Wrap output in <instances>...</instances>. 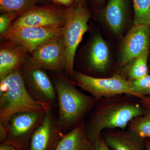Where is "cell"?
<instances>
[{
  "label": "cell",
  "mask_w": 150,
  "mask_h": 150,
  "mask_svg": "<svg viewBox=\"0 0 150 150\" xmlns=\"http://www.w3.org/2000/svg\"><path fill=\"white\" fill-rule=\"evenodd\" d=\"M129 131L142 139H150V110L133 118L128 125Z\"/></svg>",
  "instance_id": "d6986e66"
},
{
  "label": "cell",
  "mask_w": 150,
  "mask_h": 150,
  "mask_svg": "<svg viewBox=\"0 0 150 150\" xmlns=\"http://www.w3.org/2000/svg\"><path fill=\"white\" fill-rule=\"evenodd\" d=\"M77 3V4H82L84 0H74Z\"/></svg>",
  "instance_id": "f546056e"
},
{
  "label": "cell",
  "mask_w": 150,
  "mask_h": 150,
  "mask_svg": "<svg viewBox=\"0 0 150 150\" xmlns=\"http://www.w3.org/2000/svg\"><path fill=\"white\" fill-rule=\"evenodd\" d=\"M98 1L99 2H103V0H96Z\"/></svg>",
  "instance_id": "4dcf8cb0"
},
{
  "label": "cell",
  "mask_w": 150,
  "mask_h": 150,
  "mask_svg": "<svg viewBox=\"0 0 150 150\" xmlns=\"http://www.w3.org/2000/svg\"><path fill=\"white\" fill-rule=\"evenodd\" d=\"M149 8L150 9V0H149Z\"/></svg>",
  "instance_id": "d6a6232c"
},
{
  "label": "cell",
  "mask_w": 150,
  "mask_h": 150,
  "mask_svg": "<svg viewBox=\"0 0 150 150\" xmlns=\"http://www.w3.org/2000/svg\"><path fill=\"white\" fill-rule=\"evenodd\" d=\"M48 105L30 96L25 87L20 69L0 80V122L8 126L14 114L23 112H46Z\"/></svg>",
  "instance_id": "3957f363"
},
{
  "label": "cell",
  "mask_w": 150,
  "mask_h": 150,
  "mask_svg": "<svg viewBox=\"0 0 150 150\" xmlns=\"http://www.w3.org/2000/svg\"><path fill=\"white\" fill-rule=\"evenodd\" d=\"M28 60L45 70L59 73L65 71L66 50L62 35L43 42Z\"/></svg>",
  "instance_id": "9c48e42d"
},
{
  "label": "cell",
  "mask_w": 150,
  "mask_h": 150,
  "mask_svg": "<svg viewBox=\"0 0 150 150\" xmlns=\"http://www.w3.org/2000/svg\"><path fill=\"white\" fill-rule=\"evenodd\" d=\"M90 17L88 11L82 4L65 11L64 23L62 35L66 50L65 71L74 77V62L76 51L84 35L88 30V23Z\"/></svg>",
  "instance_id": "277c9868"
},
{
  "label": "cell",
  "mask_w": 150,
  "mask_h": 150,
  "mask_svg": "<svg viewBox=\"0 0 150 150\" xmlns=\"http://www.w3.org/2000/svg\"><path fill=\"white\" fill-rule=\"evenodd\" d=\"M150 45V25H134L124 38L121 45L120 55L121 67L149 51Z\"/></svg>",
  "instance_id": "8fae6325"
},
{
  "label": "cell",
  "mask_w": 150,
  "mask_h": 150,
  "mask_svg": "<svg viewBox=\"0 0 150 150\" xmlns=\"http://www.w3.org/2000/svg\"><path fill=\"white\" fill-rule=\"evenodd\" d=\"M149 51L122 67V74L127 78V80H136L149 74L147 64Z\"/></svg>",
  "instance_id": "ac0fdd59"
},
{
  "label": "cell",
  "mask_w": 150,
  "mask_h": 150,
  "mask_svg": "<svg viewBox=\"0 0 150 150\" xmlns=\"http://www.w3.org/2000/svg\"><path fill=\"white\" fill-rule=\"evenodd\" d=\"M45 113V112H23L14 114L9 121L8 137L4 143L17 150H28L31 137Z\"/></svg>",
  "instance_id": "52a82bcc"
},
{
  "label": "cell",
  "mask_w": 150,
  "mask_h": 150,
  "mask_svg": "<svg viewBox=\"0 0 150 150\" xmlns=\"http://www.w3.org/2000/svg\"><path fill=\"white\" fill-rule=\"evenodd\" d=\"M106 130L102 136L108 146L112 150H146L144 139L129 130Z\"/></svg>",
  "instance_id": "4fadbf2b"
},
{
  "label": "cell",
  "mask_w": 150,
  "mask_h": 150,
  "mask_svg": "<svg viewBox=\"0 0 150 150\" xmlns=\"http://www.w3.org/2000/svg\"><path fill=\"white\" fill-rule=\"evenodd\" d=\"M16 13H2L0 16V33L2 35L6 31H7L10 28L15 19L18 16Z\"/></svg>",
  "instance_id": "603a6c76"
},
{
  "label": "cell",
  "mask_w": 150,
  "mask_h": 150,
  "mask_svg": "<svg viewBox=\"0 0 150 150\" xmlns=\"http://www.w3.org/2000/svg\"><path fill=\"white\" fill-rule=\"evenodd\" d=\"M8 41L0 50V80L20 69L27 60V52L16 43Z\"/></svg>",
  "instance_id": "5bb4252c"
},
{
  "label": "cell",
  "mask_w": 150,
  "mask_h": 150,
  "mask_svg": "<svg viewBox=\"0 0 150 150\" xmlns=\"http://www.w3.org/2000/svg\"><path fill=\"white\" fill-rule=\"evenodd\" d=\"M25 85L30 96L51 108L57 105L55 86L45 70L26 60L20 68Z\"/></svg>",
  "instance_id": "8992f818"
},
{
  "label": "cell",
  "mask_w": 150,
  "mask_h": 150,
  "mask_svg": "<svg viewBox=\"0 0 150 150\" xmlns=\"http://www.w3.org/2000/svg\"><path fill=\"white\" fill-rule=\"evenodd\" d=\"M146 150H150V141H149L147 142L146 144Z\"/></svg>",
  "instance_id": "f1b7e54d"
},
{
  "label": "cell",
  "mask_w": 150,
  "mask_h": 150,
  "mask_svg": "<svg viewBox=\"0 0 150 150\" xmlns=\"http://www.w3.org/2000/svg\"><path fill=\"white\" fill-rule=\"evenodd\" d=\"M73 1V0H57V3L66 6H70Z\"/></svg>",
  "instance_id": "83f0119b"
},
{
  "label": "cell",
  "mask_w": 150,
  "mask_h": 150,
  "mask_svg": "<svg viewBox=\"0 0 150 150\" xmlns=\"http://www.w3.org/2000/svg\"><path fill=\"white\" fill-rule=\"evenodd\" d=\"M0 150H17L12 146L7 144L4 143H1L0 145Z\"/></svg>",
  "instance_id": "4316f807"
},
{
  "label": "cell",
  "mask_w": 150,
  "mask_h": 150,
  "mask_svg": "<svg viewBox=\"0 0 150 150\" xmlns=\"http://www.w3.org/2000/svg\"><path fill=\"white\" fill-rule=\"evenodd\" d=\"M51 110L45 112L43 120L33 134L28 150H56L64 136Z\"/></svg>",
  "instance_id": "30bf717a"
},
{
  "label": "cell",
  "mask_w": 150,
  "mask_h": 150,
  "mask_svg": "<svg viewBox=\"0 0 150 150\" xmlns=\"http://www.w3.org/2000/svg\"><path fill=\"white\" fill-rule=\"evenodd\" d=\"M8 135V127L0 122V142L4 143L5 142Z\"/></svg>",
  "instance_id": "d4e9b609"
},
{
  "label": "cell",
  "mask_w": 150,
  "mask_h": 150,
  "mask_svg": "<svg viewBox=\"0 0 150 150\" xmlns=\"http://www.w3.org/2000/svg\"><path fill=\"white\" fill-rule=\"evenodd\" d=\"M128 81L131 88L139 95L140 99L150 96V75L136 80Z\"/></svg>",
  "instance_id": "7402d4cb"
},
{
  "label": "cell",
  "mask_w": 150,
  "mask_h": 150,
  "mask_svg": "<svg viewBox=\"0 0 150 150\" xmlns=\"http://www.w3.org/2000/svg\"><path fill=\"white\" fill-rule=\"evenodd\" d=\"M141 100V102L142 105L147 109L150 110V96L145 97Z\"/></svg>",
  "instance_id": "484cf974"
},
{
  "label": "cell",
  "mask_w": 150,
  "mask_h": 150,
  "mask_svg": "<svg viewBox=\"0 0 150 150\" xmlns=\"http://www.w3.org/2000/svg\"><path fill=\"white\" fill-rule=\"evenodd\" d=\"M93 144L94 150H112L106 144L102 135Z\"/></svg>",
  "instance_id": "cb8c5ba5"
},
{
  "label": "cell",
  "mask_w": 150,
  "mask_h": 150,
  "mask_svg": "<svg viewBox=\"0 0 150 150\" xmlns=\"http://www.w3.org/2000/svg\"><path fill=\"white\" fill-rule=\"evenodd\" d=\"M73 78L77 86L90 93L96 100L123 94L140 98L139 95L131 88L129 81L120 75L115 74L110 78H98L75 71Z\"/></svg>",
  "instance_id": "5b68a950"
},
{
  "label": "cell",
  "mask_w": 150,
  "mask_h": 150,
  "mask_svg": "<svg viewBox=\"0 0 150 150\" xmlns=\"http://www.w3.org/2000/svg\"><path fill=\"white\" fill-rule=\"evenodd\" d=\"M51 1H54V2L57 3V0H51Z\"/></svg>",
  "instance_id": "1f68e13d"
},
{
  "label": "cell",
  "mask_w": 150,
  "mask_h": 150,
  "mask_svg": "<svg viewBox=\"0 0 150 150\" xmlns=\"http://www.w3.org/2000/svg\"><path fill=\"white\" fill-rule=\"evenodd\" d=\"M127 16L126 0H109L103 13V17L110 30L119 34L123 30Z\"/></svg>",
  "instance_id": "2e32d148"
},
{
  "label": "cell",
  "mask_w": 150,
  "mask_h": 150,
  "mask_svg": "<svg viewBox=\"0 0 150 150\" xmlns=\"http://www.w3.org/2000/svg\"><path fill=\"white\" fill-rule=\"evenodd\" d=\"M62 27L11 26L1 36L8 41L18 44L26 52L32 54L43 42L55 36L62 35Z\"/></svg>",
  "instance_id": "ba28073f"
},
{
  "label": "cell",
  "mask_w": 150,
  "mask_h": 150,
  "mask_svg": "<svg viewBox=\"0 0 150 150\" xmlns=\"http://www.w3.org/2000/svg\"><path fill=\"white\" fill-rule=\"evenodd\" d=\"M134 6V25L150 26V9L149 0H132Z\"/></svg>",
  "instance_id": "44dd1931"
},
{
  "label": "cell",
  "mask_w": 150,
  "mask_h": 150,
  "mask_svg": "<svg viewBox=\"0 0 150 150\" xmlns=\"http://www.w3.org/2000/svg\"><path fill=\"white\" fill-rule=\"evenodd\" d=\"M65 11L49 7L33 8L19 15L13 22L12 27H62L64 23Z\"/></svg>",
  "instance_id": "7c38bea8"
},
{
  "label": "cell",
  "mask_w": 150,
  "mask_h": 150,
  "mask_svg": "<svg viewBox=\"0 0 150 150\" xmlns=\"http://www.w3.org/2000/svg\"><path fill=\"white\" fill-rule=\"evenodd\" d=\"M144 110L139 104L128 100H110L98 105L93 111L86 131L94 143L104 130L125 129L130 121L142 115Z\"/></svg>",
  "instance_id": "7a4b0ae2"
},
{
  "label": "cell",
  "mask_w": 150,
  "mask_h": 150,
  "mask_svg": "<svg viewBox=\"0 0 150 150\" xmlns=\"http://www.w3.org/2000/svg\"><path fill=\"white\" fill-rule=\"evenodd\" d=\"M38 0H0L1 13H16L19 15L33 8Z\"/></svg>",
  "instance_id": "ffe728a7"
},
{
  "label": "cell",
  "mask_w": 150,
  "mask_h": 150,
  "mask_svg": "<svg viewBox=\"0 0 150 150\" xmlns=\"http://www.w3.org/2000/svg\"><path fill=\"white\" fill-rule=\"evenodd\" d=\"M56 150H94V144L87 135L84 122L65 134Z\"/></svg>",
  "instance_id": "e0dca14e"
},
{
  "label": "cell",
  "mask_w": 150,
  "mask_h": 150,
  "mask_svg": "<svg viewBox=\"0 0 150 150\" xmlns=\"http://www.w3.org/2000/svg\"><path fill=\"white\" fill-rule=\"evenodd\" d=\"M87 58L89 66L96 71H104L109 66L110 50L106 41L99 34H96L93 38Z\"/></svg>",
  "instance_id": "9a60e30c"
},
{
  "label": "cell",
  "mask_w": 150,
  "mask_h": 150,
  "mask_svg": "<svg viewBox=\"0 0 150 150\" xmlns=\"http://www.w3.org/2000/svg\"><path fill=\"white\" fill-rule=\"evenodd\" d=\"M52 81L59 108L57 122L63 131L72 130L83 122L96 99L79 90L74 84L62 75H53Z\"/></svg>",
  "instance_id": "6da1fadb"
}]
</instances>
